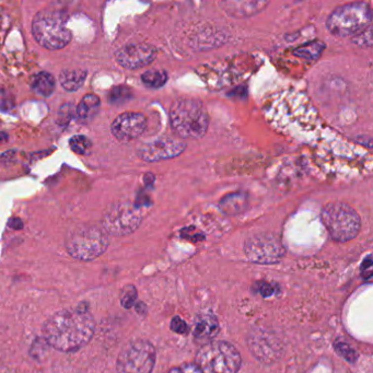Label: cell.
<instances>
[{
	"mask_svg": "<svg viewBox=\"0 0 373 373\" xmlns=\"http://www.w3.org/2000/svg\"><path fill=\"white\" fill-rule=\"evenodd\" d=\"M95 322L82 303L73 310H62L50 316L43 327V336L49 346L59 351H75L91 340Z\"/></svg>",
	"mask_w": 373,
	"mask_h": 373,
	"instance_id": "1",
	"label": "cell"
},
{
	"mask_svg": "<svg viewBox=\"0 0 373 373\" xmlns=\"http://www.w3.org/2000/svg\"><path fill=\"white\" fill-rule=\"evenodd\" d=\"M170 123L176 136L182 139H199L207 133L209 117L199 101L182 98L170 109Z\"/></svg>",
	"mask_w": 373,
	"mask_h": 373,
	"instance_id": "2",
	"label": "cell"
},
{
	"mask_svg": "<svg viewBox=\"0 0 373 373\" xmlns=\"http://www.w3.org/2000/svg\"><path fill=\"white\" fill-rule=\"evenodd\" d=\"M110 244V234L102 224H80L66 239L68 253L80 261H92L102 255Z\"/></svg>",
	"mask_w": 373,
	"mask_h": 373,
	"instance_id": "3",
	"label": "cell"
},
{
	"mask_svg": "<svg viewBox=\"0 0 373 373\" xmlns=\"http://www.w3.org/2000/svg\"><path fill=\"white\" fill-rule=\"evenodd\" d=\"M372 21L371 8L366 2H351L337 7L326 20V28L338 37H354Z\"/></svg>",
	"mask_w": 373,
	"mask_h": 373,
	"instance_id": "4",
	"label": "cell"
},
{
	"mask_svg": "<svg viewBox=\"0 0 373 373\" xmlns=\"http://www.w3.org/2000/svg\"><path fill=\"white\" fill-rule=\"evenodd\" d=\"M66 16L59 10H42L33 19V37L45 48L62 49L72 39V32L66 28Z\"/></svg>",
	"mask_w": 373,
	"mask_h": 373,
	"instance_id": "5",
	"label": "cell"
},
{
	"mask_svg": "<svg viewBox=\"0 0 373 373\" xmlns=\"http://www.w3.org/2000/svg\"><path fill=\"white\" fill-rule=\"evenodd\" d=\"M241 364L238 349L223 340L201 346L195 359V365L203 373H238Z\"/></svg>",
	"mask_w": 373,
	"mask_h": 373,
	"instance_id": "6",
	"label": "cell"
},
{
	"mask_svg": "<svg viewBox=\"0 0 373 373\" xmlns=\"http://www.w3.org/2000/svg\"><path fill=\"white\" fill-rule=\"evenodd\" d=\"M321 220L333 240L347 242L360 232L361 219L357 211L345 203L333 201L321 211Z\"/></svg>",
	"mask_w": 373,
	"mask_h": 373,
	"instance_id": "7",
	"label": "cell"
},
{
	"mask_svg": "<svg viewBox=\"0 0 373 373\" xmlns=\"http://www.w3.org/2000/svg\"><path fill=\"white\" fill-rule=\"evenodd\" d=\"M155 362V350L151 342L144 339L130 341L119 352L118 373H151Z\"/></svg>",
	"mask_w": 373,
	"mask_h": 373,
	"instance_id": "8",
	"label": "cell"
},
{
	"mask_svg": "<svg viewBox=\"0 0 373 373\" xmlns=\"http://www.w3.org/2000/svg\"><path fill=\"white\" fill-rule=\"evenodd\" d=\"M141 221L143 215L136 206L129 203H118L105 211L101 224L109 234L123 236L137 230Z\"/></svg>",
	"mask_w": 373,
	"mask_h": 373,
	"instance_id": "9",
	"label": "cell"
},
{
	"mask_svg": "<svg viewBox=\"0 0 373 373\" xmlns=\"http://www.w3.org/2000/svg\"><path fill=\"white\" fill-rule=\"evenodd\" d=\"M248 259L257 264H275L286 254V249L279 238L271 233H260L251 236L244 243Z\"/></svg>",
	"mask_w": 373,
	"mask_h": 373,
	"instance_id": "10",
	"label": "cell"
},
{
	"mask_svg": "<svg viewBox=\"0 0 373 373\" xmlns=\"http://www.w3.org/2000/svg\"><path fill=\"white\" fill-rule=\"evenodd\" d=\"M185 149V141L165 137L141 145L137 149V154L141 160L147 162H159L178 157L184 152Z\"/></svg>",
	"mask_w": 373,
	"mask_h": 373,
	"instance_id": "11",
	"label": "cell"
},
{
	"mask_svg": "<svg viewBox=\"0 0 373 373\" xmlns=\"http://www.w3.org/2000/svg\"><path fill=\"white\" fill-rule=\"evenodd\" d=\"M157 57V48L150 44H128L115 53L120 66L127 69H139L148 66Z\"/></svg>",
	"mask_w": 373,
	"mask_h": 373,
	"instance_id": "12",
	"label": "cell"
},
{
	"mask_svg": "<svg viewBox=\"0 0 373 373\" xmlns=\"http://www.w3.org/2000/svg\"><path fill=\"white\" fill-rule=\"evenodd\" d=\"M147 127L145 115L136 112H126L118 115L111 125L112 134L118 140L129 141L143 135Z\"/></svg>",
	"mask_w": 373,
	"mask_h": 373,
	"instance_id": "13",
	"label": "cell"
},
{
	"mask_svg": "<svg viewBox=\"0 0 373 373\" xmlns=\"http://www.w3.org/2000/svg\"><path fill=\"white\" fill-rule=\"evenodd\" d=\"M219 333V323L217 317L210 313L199 314L195 320L193 335L195 341L200 345L213 341L214 337Z\"/></svg>",
	"mask_w": 373,
	"mask_h": 373,
	"instance_id": "14",
	"label": "cell"
},
{
	"mask_svg": "<svg viewBox=\"0 0 373 373\" xmlns=\"http://www.w3.org/2000/svg\"><path fill=\"white\" fill-rule=\"evenodd\" d=\"M250 349L254 352V356L257 359L263 361L275 360L277 355V341L273 337L264 335L260 332L257 336H252L250 339Z\"/></svg>",
	"mask_w": 373,
	"mask_h": 373,
	"instance_id": "15",
	"label": "cell"
},
{
	"mask_svg": "<svg viewBox=\"0 0 373 373\" xmlns=\"http://www.w3.org/2000/svg\"><path fill=\"white\" fill-rule=\"evenodd\" d=\"M268 2L266 1H242V2H225L224 7L225 11L231 16L249 17L263 10Z\"/></svg>",
	"mask_w": 373,
	"mask_h": 373,
	"instance_id": "16",
	"label": "cell"
},
{
	"mask_svg": "<svg viewBox=\"0 0 373 373\" xmlns=\"http://www.w3.org/2000/svg\"><path fill=\"white\" fill-rule=\"evenodd\" d=\"M85 78H87V72L81 69L63 70L59 75L60 84L69 92H75L81 88L85 81Z\"/></svg>",
	"mask_w": 373,
	"mask_h": 373,
	"instance_id": "17",
	"label": "cell"
},
{
	"mask_svg": "<svg viewBox=\"0 0 373 373\" xmlns=\"http://www.w3.org/2000/svg\"><path fill=\"white\" fill-rule=\"evenodd\" d=\"M101 100L95 94L84 95L77 108V115L80 119L90 120L98 114Z\"/></svg>",
	"mask_w": 373,
	"mask_h": 373,
	"instance_id": "18",
	"label": "cell"
},
{
	"mask_svg": "<svg viewBox=\"0 0 373 373\" xmlns=\"http://www.w3.org/2000/svg\"><path fill=\"white\" fill-rule=\"evenodd\" d=\"M248 200L243 194H230L220 201V208L226 215H236L244 211Z\"/></svg>",
	"mask_w": 373,
	"mask_h": 373,
	"instance_id": "19",
	"label": "cell"
},
{
	"mask_svg": "<svg viewBox=\"0 0 373 373\" xmlns=\"http://www.w3.org/2000/svg\"><path fill=\"white\" fill-rule=\"evenodd\" d=\"M32 89L43 97H49L55 90V79L46 72L38 73L32 80Z\"/></svg>",
	"mask_w": 373,
	"mask_h": 373,
	"instance_id": "20",
	"label": "cell"
},
{
	"mask_svg": "<svg viewBox=\"0 0 373 373\" xmlns=\"http://www.w3.org/2000/svg\"><path fill=\"white\" fill-rule=\"evenodd\" d=\"M325 49V44L320 41H313L310 43H306L302 46H299L298 48L295 49V55L298 57L309 59V60H315L319 58L323 50Z\"/></svg>",
	"mask_w": 373,
	"mask_h": 373,
	"instance_id": "21",
	"label": "cell"
},
{
	"mask_svg": "<svg viewBox=\"0 0 373 373\" xmlns=\"http://www.w3.org/2000/svg\"><path fill=\"white\" fill-rule=\"evenodd\" d=\"M168 79V74L164 70H148L141 75V82L150 89L162 88Z\"/></svg>",
	"mask_w": 373,
	"mask_h": 373,
	"instance_id": "22",
	"label": "cell"
},
{
	"mask_svg": "<svg viewBox=\"0 0 373 373\" xmlns=\"http://www.w3.org/2000/svg\"><path fill=\"white\" fill-rule=\"evenodd\" d=\"M69 146L74 152L78 154H88L92 148V143L83 135H75L70 138Z\"/></svg>",
	"mask_w": 373,
	"mask_h": 373,
	"instance_id": "23",
	"label": "cell"
},
{
	"mask_svg": "<svg viewBox=\"0 0 373 373\" xmlns=\"http://www.w3.org/2000/svg\"><path fill=\"white\" fill-rule=\"evenodd\" d=\"M133 93L132 90L128 87H124V85H119V87H115L112 89V91L109 94V101L111 104L119 105L125 102H127L128 100L132 99Z\"/></svg>",
	"mask_w": 373,
	"mask_h": 373,
	"instance_id": "24",
	"label": "cell"
},
{
	"mask_svg": "<svg viewBox=\"0 0 373 373\" xmlns=\"http://www.w3.org/2000/svg\"><path fill=\"white\" fill-rule=\"evenodd\" d=\"M137 300V290L134 286H127L124 289L122 297H120V302L122 305L126 309H130Z\"/></svg>",
	"mask_w": 373,
	"mask_h": 373,
	"instance_id": "25",
	"label": "cell"
},
{
	"mask_svg": "<svg viewBox=\"0 0 373 373\" xmlns=\"http://www.w3.org/2000/svg\"><path fill=\"white\" fill-rule=\"evenodd\" d=\"M352 41H354L357 45L362 47H371L372 45V27L369 25L367 29H365L364 31H361L360 33H358L352 37Z\"/></svg>",
	"mask_w": 373,
	"mask_h": 373,
	"instance_id": "26",
	"label": "cell"
},
{
	"mask_svg": "<svg viewBox=\"0 0 373 373\" xmlns=\"http://www.w3.org/2000/svg\"><path fill=\"white\" fill-rule=\"evenodd\" d=\"M335 350L338 352L341 357H344V359L351 362V364L357 360V352L352 349L348 344H345V342L341 341L336 342Z\"/></svg>",
	"mask_w": 373,
	"mask_h": 373,
	"instance_id": "27",
	"label": "cell"
},
{
	"mask_svg": "<svg viewBox=\"0 0 373 373\" xmlns=\"http://www.w3.org/2000/svg\"><path fill=\"white\" fill-rule=\"evenodd\" d=\"M171 330L178 333V334H185L187 332V324H186V322L183 319L175 316L171 321Z\"/></svg>",
	"mask_w": 373,
	"mask_h": 373,
	"instance_id": "28",
	"label": "cell"
},
{
	"mask_svg": "<svg viewBox=\"0 0 373 373\" xmlns=\"http://www.w3.org/2000/svg\"><path fill=\"white\" fill-rule=\"evenodd\" d=\"M169 373H203L195 364H185L171 369Z\"/></svg>",
	"mask_w": 373,
	"mask_h": 373,
	"instance_id": "29",
	"label": "cell"
},
{
	"mask_svg": "<svg viewBox=\"0 0 373 373\" xmlns=\"http://www.w3.org/2000/svg\"><path fill=\"white\" fill-rule=\"evenodd\" d=\"M361 275L366 279L371 278V276H372V259H371V255L368 256L367 259L364 261H362Z\"/></svg>",
	"mask_w": 373,
	"mask_h": 373,
	"instance_id": "30",
	"label": "cell"
},
{
	"mask_svg": "<svg viewBox=\"0 0 373 373\" xmlns=\"http://www.w3.org/2000/svg\"><path fill=\"white\" fill-rule=\"evenodd\" d=\"M259 289L261 291V295L264 297L271 296L274 292L273 287H271V285L267 284V282H261V284L259 285Z\"/></svg>",
	"mask_w": 373,
	"mask_h": 373,
	"instance_id": "31",
	"label": "cell"
},
{
	"mask_svg": "<svg viewBox=\"0 0 373 373\" xmlns=\"http://www.w3.org/2000/svg\"><path fill=\"white\" fill-rule=\"evenodd\" d=\"M9 225L11 226V228L16 229V230H18V229H22V226H23L22 221L20 220V219H17V218H14V219H12L11 221H10V223H9Z\"/></svg>",
	"mask_w": 373,
	"mask_h": 373,
	"instance_id": "32",
	"label": "cell"
},
{
	"mask_svg": "<svg viewBox=\"0 0 373 373\" xmlns=\"http://www.w3.org/2000/svg\"><path fill=\"white\" fill-rule=\"evenodd\" d=\"M8 139V135L6 133L3 132H0V143H2V141H6Z\"/></svg>",
	"mask_w": 373,
	"mask_h": 373,
	"instance_id": "33",
	"label": "cell"
}]
</instances>
